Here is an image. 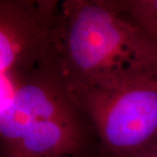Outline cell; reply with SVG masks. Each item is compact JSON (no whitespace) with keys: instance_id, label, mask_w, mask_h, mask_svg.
Segmentation results:
<instances>
[{"instance_id":"cell-1","label":"cell","mask_w":157,"mask_h":157,"mask_svg":"<svg viewBox=\"0 0 157 157\" xmlns=\"http://www.w3.org/2000/svg\"><path fill=\"white\" fill-rule=\"evenodd\" d=\"M52 63L64 83L116 88L157 78V41L107 0H65Z\"/></svg>"},{"instance_id":"cell-2","label":"cell","mask_w":157,"mask_h":157,"mask_svg":"<svg viewBox=\"0 0 157 157\" xmlns=\"http://www.w3.org/2000/svg\"><path fill=\"white\" fill-rule=\"evenodd\" d=\"M61 83L93 130L101 157H128L157 144V78L109 89Z\"/></svg>"},{"instance_id":"cell-3","label":"cell","mask_w":157,"mask_h":157,"mask_svg":"<svg viewBox=\"0 0 157 157\" xmlns=\"http://www.w3.org/2000/svg\"><path fill=\"white\" fill-rule=\"evenodd\" d=\"M60 2L0 1V78L12 82L51 60Z\"/></svg>"},{"instance_id":"cell-4","label":"cell","mask_w":157,"mask_h":157,"mask_svg":"<svg viewBox=\"0 0 157 157\" xmlns=\"http://www.w3.org/2000/svg\"><path fill=\"white\" fill-rule=\"evenodd\" d=\"M108 3L144 29L157 26V0H108Z\"/></svg>"},{"instance_id":"cell-5","label":"cell","mask_w":157,"mask_h":157,"mask_svg":"<svg viewBox=\"0 0 157 157\" xmlns=\"http://www.w3.org/2000/svg\"><path fill=\"white\" fill-rule=\"evenodd\" d=\"M1 154L2 157H59V156H40V155H34L30 154H25L22 152L16 151L7 147H1Z\"/></svg>"},{"instance_id":"cell-6","label":"cell","mask_w":157,"mask_h":157,"mask_svg":"<svg viewBox=\"0 0 157 157\" xmlns=\"http://www.w3.org/2000/svg\"><path fill=\"white\" fill-rule=\"evenodd\" d=\"M128 157H157V144L147 147Z\"/></svg>"},{"instance_id":"cell-7","label":"cell","mask_w":157,"mask_h":157,"mask_svg":"<svg viewBox=\"0 0 157 157\" xmlns=\"http://www.w3.org/2000/svg\"><path fill=\"white\" fill-rule=\"evenodd\" d=\"M145 30H146L147 32L150 34L152 37H153V38L157 41V26L156 27H153V28L145 29Z\"/></svg>"},{"instance_id":"cell-8","label":"cell","mask_w":157,"mask_h":157,"mask_svg":"<svg viewBox=\"0 0 157 157\" xmlns=\"http://www.w3.org/2000/svg\"><path fill=\"white\" fill-rule=\"evenodd\" d=\"M94 157H101V155H97V156H94Z\"/></svg>"}]
</instances>
